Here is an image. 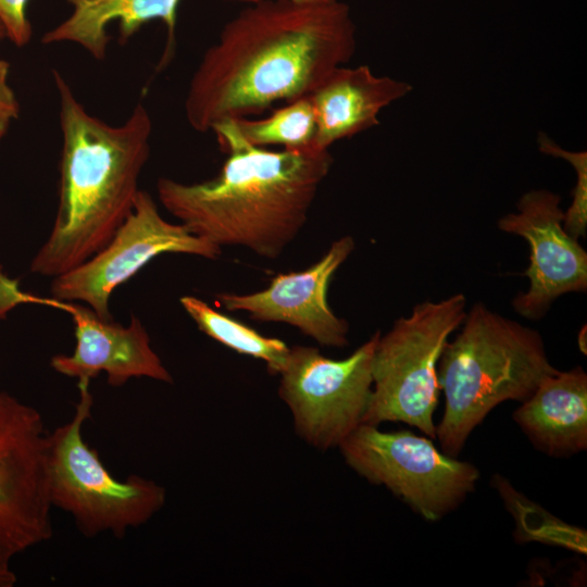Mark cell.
Listing matches in <instances>:
<instances>
[{
	"label": "cell",
	"mask_w": 587,
	"mask_h": 587,
	"mask_svg": "<svg viewBox=\"0 0 587 587\" xmlns=\"http://www.w3.org/2000/svg\"><path fill=\"white\" fill-rule=\"evenodd\" d=\"M349 7L261 0L223 27L193 72L185 116L199 133L309 96L357 49Z\"/></svg>",
	"instance_id": "1"
},
{
	"label": "cell",
	"mask_w": 587,
	"mask_h": 587,
	"mask_svg": "<svg viewBox=\"0 0 587 587\" xmlns=\"http://www.w3.org/2000/svg\"><path fill=\"white\" fill-rule=\"evenodd\" d=\"M227 159L207 180L161 177L164 209L192 234L218 247L239 246L276 259L304 226L333 164L329 150L272 151L248 142L235 120L214 126Z\"/></svg>",
	"instance_id": "2"
},
{
	"label": "cell",
	"mask_w": 587,
	"mask_h": 587,
	"mask_svg": "<svg viewBox=\"0 0 587 587\" xmlns=\"http://www.w3.org/2000/svg\"><path fill=\"white\" fill-rule=\"evenodd\" d=\"M52 75L62 133L59 205L29 270L53 278L100 251L132 212L152 121L138 102L123 124H107L85 109L58 71Z\"/></svg>",
	"instance_id": "3"
},
{
	"label": "cell",
	"mask_w": 587,
	"mask_h": 587,
	"mask_svg": "<svg viewBox=\"0 0 587 587\" xmlns=\"http://www.w3.org/2000/svg\"><path fill=\"white\" fill-rule=\"evenodd\" d=\"M460 333L447 341L437 375L445 395L438 425L442 452L458 457L469 436L498 404L524 401L542 379L557 373L541 335L476 302Z\"/></svg>",
	"instance_id": "4"
},
{
	"label": "cell",
	"mask_w": 587,
	"mask_h": 587,
	"mask_svg": "<svg viewBox=\"0 0 587 587\" xmlns=\"http://www.w3.org/2000/svg\"><path fill=\"white\" fill-rule=\"evenodd\" d=\"M90 379H78L79 398L72 419L48 434V486L52 507L68 513L87 537L110 532L123 537L148 522L166 500L164 487L130 475L112 476L96 449L84 440L93 397Z\"/></svg>",
	"instance_id": "5"
},
{
	"label": "cell",
	"mask_w": 587,
	"mask_h": 587,
	"mask_svg": "<svg viewBox=\"0 0 587 587\" xmlns=\"http://www.w3.org/2000/svg\"><path fill=\"white\" fill-rule=\"evenodd\" d=\"M466 298L454 294L423 301L379 336L372 365V392L363 423L401 422L436 438L437 365L449 336L466 314Z\"/></svg>",
	"instance_id": "6"
},
{
	"label": "cell",
	"mask_w": 587,
	"mask_h": 587,
	"mask_svg": "<svg viewBox=\"0 0 587 587\" xmlns=\"http://www.w3.org/2000/svg\"><path fill=\"white\" fill-rule=\"evenodd\" d=\"M338 448L354 472L430 522L458 508L479 478L474 464L440 452L429 437L410 430L383 432L362 423Z\"/></svg>",
	"instance_id": "7"
},
{
	"label": "cell",
	"mask_w": 587,
	"mask_h": 587,
	"mask_svg": "<svg viewBox=\"0 0 587 587\" xmlns=\"http://www.w3.org/2000/svg\"><path fill=\"white\" fill-rule=\"evenodd\" d=\"M379 336L375 332L342 360L327 358L315 347L289 348L278 373V392L308 445L323 451L339 447L363 423Z\"/></svg>",
	"instance_id": "8"
},
{
	"label": "cell",
	"mask_w": 587,
	"mask_h": 587,
	"mask_svg": "<svg viewBox=\"0 0 587 587\" xmlns=\"http://www.w3.org/2000/svg\"><path fill=\"white\" fill-rule=\"evenodd\" d=\"M183 253L216 260L222 248L163 218L151 195L139 189L132 212L110 241L75 268L52 278V298L84 302L102 320H113L114 290L155 257Z\"/></svg>",
	"instance_id": "9"
},
{
	"label": "cell",
	"mask_w": 587,
	"mask_h": 587,
	"mask_svg": "<svg viewBox=\"0 0 587 587\" xmlns=\"http://www.w3.org/2000/svg\"><path fill=\"white\" fill-rule=\"evenodd\" d=\"M40 412L0 389V564L52 536Z\"/></svg>",
	"instance_id": "10"
},
{
	"label": "cell",
	"mask_w": 587,
	"mask_h": 587,
	"mask_svg": "<svg viewBox=\"0 0 587 587\" xmlns=\"http://www.w3.org/2000/svg\"><path fill=\"white\" fill-rule=\"evenodd\" d=\"M560 195L548 189L525 192L516 212L498 220L500 230L520 236L529 245L524 272L529 285L512 300L514 311L528 320L542 319L552 302L569 292L587 289V252L563 227Z\"/></svg>",
	"instance_id": "11"
},
{
	"label": "cell",
	"mask_w": 587,
	"mask_h": 587,
	"mask_svg": "<svg viewBox=\"0 0 587 587\" xmlns=\"http://www.w3.org/2000/svg\"><path fill=\"white\" fill-rule=\"evenodd\" d=\"M353 249L354 239L344 236L308 268L277 274L263 290L222 292L215 296V300L223 309L246 312L257 322L292 325L320 346L344 348L349 344V324L334 313L327 291L334 274Z\"/></svg>",
	"instance_id": "12"
},
{
	"label": "cell",
	"mask_w": 587,
	"mask_h": 587,
	"mask_svg": "<svg viewBox=\"0 0 587 587\" xmlns=\"http://www.w3.org/2000/svg\"><path fill=\"white\" fill-rule=\"evenodd\" d=\"M66 312L74 324L76 339L71 354H55L50 366L59 374L77 379H92L104 373L110 386L120 387L134 377L173 383V377L152 349L150 337L132 315L124 326L102 320L88 307L49 298V305Z\"/></svg>",
	"instance_id": "13"
},
{
	"label": "cell",
	"mask_w": 587,
	"mask_h": 587,
	"mask_svg": "<svg viewBox=\"0 0 587 587\" xmlns=\"http://www.w3.org/2000/svg\"><path fill=\"white\" fill-rule=\"evenodd\" d=\"M411 90L409 83L377 76L367 65L335 68L308 96L316 122L313 148L329 150L334 142L377 126L379 112Z\"/></svg>",
	"instance_id": "14"
},
{
	"label": "cell",
	"mask_w": 587,
	"mask_h": 587,
	"mask_svg": "<svg viewBox=\"0 0 587 587\" xmlns=\"http://www.w3.org/2000/svg\"><path fill=\"white\" fill-rule=\"evenodd\" d=\"M533 445L552 457L587 448V374L576 366L547 376L513 413Z\"/></svg>",
	"instance_id": "15"
},
{
	"label": "cell",
	"mask_w": 587,
	"mask_h": 587,
	"mask_svg": "<svg viewBox=\"0 0 587 587\" xmlns=\"http://www.w3.org/2000/svg\"><path fill=\"white\" fill-rule=\"evenodd\" d=\"M73 8L71 15L48 30L43 43L73 42L96 60H103L110 37L107 28L118 23L120 41L125 43L140 27L153 20L162 21L167 30V42L158 65L162 70L175 50L176 13L180 0H66Z\"/></svg>",
	"instance_id": "16"
},
{
	"label": "cell",
	"mask_w": 587,
	"mask_h": 587,
	"mask_svg": "<svg viewBox=\"0 0 587 587\" xmlns=\"http://www.w3.org/2000/svg\"><path fill=\"white\" fill-rule=\"evenodd\" d=\"M179 302L207 336L239 354L262 360L271 374L278 375L289 351L283 340L261 335L197 297L183 296Z\"/></svg>",
	"instance_id": "17"
},
{
	"label": "cell",
	"mask_w": 587,
	"mask_h": 587,
	"mask_svg": "<svg viewBox=\"0 0 587 587\" xmlns=\"http://www.w3.org/2000/svg\"><path fill=\"white\" fill-rule=\"evenodd\" d=\"M242 137L257 147L282 146L287 150L314 149L316 122L309 97H302L274 110L262 120H235Z\"/></svg>",
	"instance_id": "18"
},
{
	"label": "cell",
	"mask_w": 587,
	"mask_h": 587,
	"mask_svg": "<svg viewBox=\"0 0 587 587\" xmlns=\"http://www.w3.org/2000/svg\"><path fill=\"white\" fill-rule=\"evenodd\" d=\"M537 143L541 153L565 160L575 171L576 183L571 192L572 202L564 211L563 227L579 240L587 229V152L566 150L542 132L538 134Z\"/></svg>",
	"instance_id": "19"
},
{
	"label": "cell",
	"mask_w": 587,
	"mask_h": 587,
	"mask_svg": "<svg viewBox=\"0 0 587 587\" xmlns=\"http://www.w3.org/2000/svg\"><path fill=\"white\" fill-rule=\"evenodd\" d=\"M28 0H0V22L7 37L17 47L32 38V25L26 15Z\"/></svg>",
	"instance_id": "20"
},
{
	"label": "cell",
	"mask_w": 587,
	"mask_h": 587,
	"mask_svg": "<svg viewBox=\"0 0 587 587\" xmlns=\"http://www.w3.org/2000/svg\"><path fill=\"white\" fill-rule=\"evenodd\" d=\"M7 37L5 30L0 29V41ZM9 63L0 59V138L4 136L12 120L18 116L20 104L8 83Z\"/></svg>",
	"instance_id": "21"
},
{
	"label": "cell",
	"mask_w": 587,
	"mask_h": 587,
	"mask_svg": "<svg viewBox=\"0 0 587 587\" xmlns=\"http://www.w3.org/2000/svg\"><path fill=\"white\" fill-rule=\"evenodd\" d=\"M16 583V576L10 565L0 564V587H12Z\"/></svg>",
	"instance_id": "22"
},
{
	"label": "cell",
	"mask_w": 587,
	"mask_h": 587,
	"mask_svg": "<svg viewBox=\"0 0 587 587\" xmlns=\"http://www.w3.org/2000/svg\"><path fill=\"white\" fill-rule=\"evenodd\" d=\"M290 1L300 3V4H316V3H328L336 0H290Z\"/></svg>",
	"instance_id": "23"
},
{
	"label": "cell",
	"mask_w": 587,
	"mask_h": 587,
	"mask_svg": "<svg viewBox=\"0 0 587 587\" xmlns=\"http://www.w3.org/2000/svg\"><path fill=\"white\" fill-rule=\"evenodd\" d=\"M226 1H240V2H248L250 4L260 2L261 0H226Z\"/></svg>",
	"instance_id": "24"
},
{
	"label": "cell",
	"mask_w": 587,
	"mask_h": 587,
	"mask_svg": "<svg viewBox=\"0 0 587 587\" xmlns=\"http://www.w3.org/2000/svg\"><path fill=\"white\" fill-rule=\"evenodd\" d=\"M0 29H4L3 25L1 24V22H0Z\"/></svg>",
	"instance_id": "25"
},
{
	"label": "cell",
	"mask_w": 587,
	"mask_h": 587,
	"mask_svg": "<svg viewBox=\"0 0 587 587\" xmlns=\"http://www.w3.org/2000/svg\"><path fill=\"white\" fill-rule=\"evenodd\" d=\"M1 139V138H0Z\"/></svg>",
	"instance_id": "26"
}]
</instances>
